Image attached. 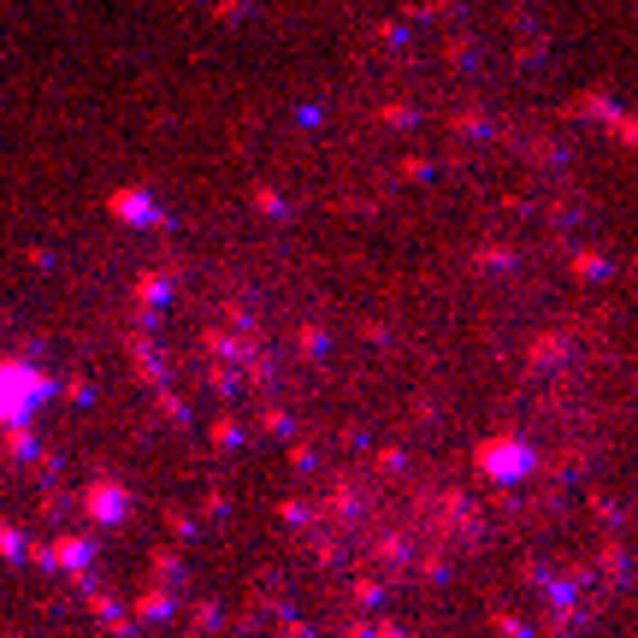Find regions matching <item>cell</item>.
I'll use <instances>...</instances> for the list:
<instances>
[{
    "label": "cell",
    "instance_id": "8992f818",
    "mask_svg": "<svg viewBox=\"0 0 638 638\" xmlns=\"http://www.w3.org/2000/svg\"><path fill=\"white\" fill-rule=\"evenodd\" d=\"M172 615H178V591L172 585H154V591L136 597V615L130 621H172Z\"/></svg>",
    "mask_w": 638,
    "mask_h": 638
},
{
    "label": "cell",
    "instance_id": "4fadbf2b",
    "mask_svg": "<svg viewBox=\"0 0 638 638\" xmlns=\"http://www.w3.org/2000/svg\"><path fill=\"white\" fill-rule=\"evenodd\" d=\"M379 597H384L379 579H355V603H361V609H379Z\"/></svg>",
    "mask_w": 638,
    "mask_h": 638
},
{
    "label": "cell",
    "instance_id": "ac0fdd59",
    "mask_svg": "<svg viewBox=\"0 0 638 638\" xmlns=\"http://www.w3.org/2000/svg\"><path fill=\"white\" fill-rule=\"evenodd\" d=\"M166 532H172V538H195V520L172 509V514H166Z\"/></svg>",
    "mask_w": 638,
    "mask_h": 638
},
{
    "label": "cell",
    "instance_id": "d4e9b609",
    "mask_svg": "<svg viewBox=\"0 0 638 638\" xmlns=\"http://www.w3.org/2000/svg\"><path fill=\"white\" fill-rule=\"evenodd\" d=\"M349 638H373V621H355V627H349Z\"/></svg>",
    "mask_w": 638,
    "mask_h": 638
},
{
    "label": "cell",
    "instance_id": "8fae6325",
    "mask_svg": "<svg viewBox=\"0 0 638 638\" xmlns=\"http://www.w3.org/2000/svg\"><path fill=\"white\" fill-rule=\"evenodd\" d=\"M260 426H266V432H272V438H290V432H296V420H290V414H284V408H278V402H272V408H266V420H260Z\"/></svg>",
    "mask_w": 638,
    "mask_h": 638
},
{
    "label": "cell",
    "instance_id": "44dd1931",
    "mask_svg": "<svg viewBox=\"0 0 638 638\" xmlns=\"http://www.w3.org/2000/svg\"><path fill=\"white\" fill-rule=\"evenodd\" d=\"M119 213H125V219H148V201H142V195H119Z\"/></svg>",
    "mask_w": 638,
    "mask_h": 638
},
{
    "label": "cell",
    "instance_id": "7402d4cb",
    "mask_svg": "<svg viewBox=\"0 0 638 638\" xmlns=\"http://www.w3.org/2000/svg\"><path fill=\"white\" fill-rule=\"evenodd\" d=\"M136 296H142V302H166V284H160V278H142Z\"/></svg>",
    "mask_w": 638,
    "mask_h": 638
},
{
    "label": "cell",
    "instance_id": "7c38bea8",
    "mask_svg": "<svg viewBox=\"0 0 638 638\" xmlns=\"http://www.w3.org/2000/svg\"><path fill=\"white\" fill-rule=\"evenodd\" d=\"M136 379L166 384V373H160V361H154V349H136Z\"/></svg>",
    "mask_w": 638,
    "mask_h": 638
},
{
    "label": "cell",
    "instance_id": "9a60e30c",
    "mask_svg": "<svg viewBox=\"0 0 638 638\" xmlns=\"http://www.w3.org/2000/svg\"><path fill=\"white\" fill-rule=\"evenodd\" d=\"M491 621H497V633H503V638H532V627H526V621H514V615H503V609H497Z\"/></svg>",
    "mask_w": 638,
    "mask_h": 638
},
{
    "label": "cell",
    "instance_id": "2e32d148",
    "mask_svg": "<svg viewBox=\"0 0 638 638\" xmlns=\"http://www.w3.org/2000/svg\"><path fill=\"white\" fill-rule=\"evenodd\" d=\"M18 562H36V568H48V574H54V550H48V544H24V556H18Z\"/></svg>",
    "mask_w": 638,
    "mask_h": 638
},
{
    "label": "cell",
    "instance_id": "7a4b0ae2",
    "mask_svg": "<svg viewBox=\"0 0 638 638\" xmlns=\"http://www.w3.org/2000/svg\"><path fill=\"white\" fill-rule=\"evenodd\" d=\"M479 473L497 479V485H520L532 473V449L520 444V438H491V444L479 449Z\"/></svg>",
    "mask_w": 638,
    "mask_h": 638
},
{
    "label": "cell",
    "instance_id": "30bf717a",
    "mask_svg": "<svg viewBox=\"0 0 638 638\" xmlns=\"http://www.w3.org/2000/svg\"><path fill=\"white\" fill-rule=\"evenodd\" d=\"M0 556H6V562H18V556H24V532H18L6 514H0Z\"/></svg>",
    "mask_w": 638,
    "mask_h": 638
},
{
    "label": "cell",
    "instance_id": "cb8c5ba5",
    "mask_svg": "<svg viewBox=\"0 0 638 638\" xmlns=\"http://www.w3.org/2000/svg\"><path fill=\"white\" fill-rule=\"evenodd\" d=\"M603 568H609V574H627V556H621V550L609 544V550H603Z\"/></svg>",
    "mask_w": 638,
    "mask_h": 638
},
{
    "label": "cell",
    "instance_id": "ba28073f",
    "mask_svg": "<svg viewBox=\"0 0 638 638\" xmlns=\"http://www.w3.org/2000/svg\"><path fill=\"white\" fill-rule=\"evenodd\" d=\"M207 438H213V449H243V444H249V432H243V420H237V414H219V420L207 426Z\"/></svg>",
    "mask_w": 638,
    "mask_h": 638
},
{
    "label": "cell",
    "instance_id": "4316f807",
    "mask_svg": "<svg viewBox=\"0 0 638 638\" xmlns=\"http://www.w3.org/2000/svg\"><path fill=\"white\" fill-rule=\"evenodd\" d=\"M0 638H18V633H0Z\"/></svg>",
    "mask_w": 638,
    "mask_h": 638
},
{
    "label": "cell",
    "instance_id": "5bb4252c",
    "mask_svg": "<svg viewBox=\"0 0 638 638\" xmlns=\"http://www.w3.org/2000/svg\"><path fill=\"white\" fill-rule=\"evenodd\" d=\"M60 390H65V402H77V408H89V402H95V390H89V379H65Z\"/></svg>",
    "mask_w": 638,
    "mask_h": 638
},
{
    "label": "cell",
    "instance_id": "9c48e42d",
    "mask_svg": "<svg viewBox=\"0 0 638 638\" xmlns=\"http://www.w3.org/2000/svg\"><path fill=\"white\" fill-rule=\"evenodd\" d=\"M154 579H160V585H172V591H178V585H184V562H178V556H172V550H154Z\"/></svg>",
    "mask_w": 638,
    "mask_h": 638
},
{
    "label": "cell",
    "instance_id": "277c9868",
    "mask_svg": "<svg viewBox=\"0 0 638 638\" xmlns=\"http://www.w3.org/2000/svg\"><path fill=\"white\" fill-rule=\"evenodd\" d=\"M48 550H54V568H60V574H71V585H77V591H89V585H95V579H89L95 544H89L83 532H65L60 544H48Z\"/></svg>",
    "mask_w": 638,
    "mask_h": 638
},
{
    "label": "cell",
    "instance_id": "6da1fadb",
    "mask_svg": "<svg viewBox=\"0 0 638 638\" xmlns=\"http://www.w3.org/2000/svg\"><path fill=\"white\" fill-rule=\"evenodd\" d=\"M54 396V379L42 373V367H30V361H0V426H12V420H30L42 402Z\"/></svg>",
    "mask_w": 638,
    "mask_h": 638
},
{
    "label": "cell",
    "instance_id": "e0dca14e",
    "mask_svg": "<svg viewBox=\"0 0 638 638\" xmlns=\"http://www.w3.org/2000/svg\"><path fill=\"white\" fill-rule=\"evenodd\" d=\"M302 355H308V361H319V355H325V331H319V325H308V331H302Z\"/></svg>",
    "mask_w": 638,
    "mask_h": 638
},
{
    "label": "cell",
    "instance_id": "5b68a950",
    "mask_svg": "<svg viewBox=\"0 0 638 638\" xmlns=\"http://www.w3.org/2000/svg\"><path fill=\"white\" fill-rule=\"evenodd\" d=\"M83 597H89V609H95V621H101V627H107V633H113V638H136V621H130V615H125V609H119V603H113V597H107V591H95V585H89Z\"/></svg>",
    "mask_w": 638,
    "mask_h": 638
},
{
    "label": "cell",
    "instance_id": "52a82bcc",
    "mask_svg": "<svg viewBox=\"0 0 638 638\" xmlns=\"http://www.w3.org/2000/svg\"><path fill=\"white\" fill-rule=\"evenodd\" d=\"M0 444L12 461H30L36 455V432H30V420H12V426H0Z\"/></svg>",
    "mask_w": 638,
    "mask_h": 638
},
{
    "label": "cell",
    "instance_id": "3957f363",
    "mask_svg": "<svg viewBox=\"0 0 638 638\" xmlns=\"http://www.w3.org/2000/svg\"><path fill=\"white\" fill-rule=\"evenodd\" d=\"M83 514L95 520V526H125L130 520V491L119 479H95L89 491H83Z\"/></svg>",
    "mask_w": 638,
    "mask_h": 638
},
{
    "label": "cell",
    "instance_id": "d6986e66",
    "mask_svg": "<svg viewBox=\"0 0 638 638\" xmlns=\"http://www.w3.org/2000/svg\"><path fill=\"white\" fill-rule=\"evenodd\" d=\"M160 414H166V420H190V408H184L172 390H160Z\"/></svg>",
    "mask_w": 638,
    "mask_h": 638
},
{
    "label": "cell",
    "instance_id": "484cf974",
    "mask_svg": "<svg viewBox=\"0 0 638 638\" xmlns=\"http://www.w3.org/2000/svg\"><path fill=\"white\" fill-rule=\"evenodd\" d=\"M373 638H402V633H396V627H373Z\"/></svg>",
    "mask_w": 638,
    "mask_h": 638
},
{
    "label": "cell",
    "instance_id": "ffe728a7",
    "mask_svg": "<svg viewBox=\"0 0 638 638\" xmlns=\"http://www.w3.org/2000/svg\"><path fill=\"white\" fill-rule=\"evenodd\" d=\"M195 627L213 633V627H219V603H195Z\"/></svg>",
    "mask_w": 638,
    "mask_h": 638
},
{
    "label": "cell",
    "instance_id": "603a6c76",
    "mask_svg": "<svg viewBox=\"0 0 638 638\" xmlns=\"http://www.w3.org/2000/svg\"><path fill=\"white\" fill-rule=\"evenodd\" d=\"M290 467H296V473H314V449L296 444V449H290Z\"/></svg>",
    "mask_w": 638,
    "mask_h": 638
}]
</instances>
